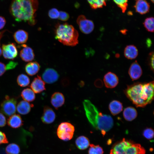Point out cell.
Returning <instances> with one entry per match:
<instances>
[{"mask_svg":"<svg viewBox=\"0 0 154 154\" xmlns=\"http://www.w3.org/2000/svg\"><path fill=\"white\" fill-rule=\"evenodd\" d=\"M38 0H12L9 8L11 15L18 22H27L31 26L36 24Z\"/></svg>","mask_w":154,"mask_h":154,"instance_id":"6da1fadb","label":"cell"},{"mask_svg":"<svg viewBox=\"0 0 154 154\" xmlns=\"http://www.w3.org/2000/svg\"><path fill=\"white\" fill-rule=\"evenodd\" d=\"M154 81L137 82L127 86L124 90L127 97L137 107H144L154 98Z\"/></svg>","mask_w":154,"mask_h":154,"instance_id":"7a4b0ae2","label":"cell"},{"mask_svg":"<svg viewBox=\"0 0 154 154\" xmlns=\"http://www.w3.org/2000/svg\"><path fill=\"white\" fill-rule=\"evenodd\" d=\"M83 104L88 119L96 129L100 131L103 135L112 128L113 119L109 115L99 112L96 107L89 100H84Z\"/></svg>","mask_w":154,"mask_h":154,"instance_id":"3957f363","label":"cell"},{"mask_svg":"<svg viewBox=\"0 0 154 154\" xmlns=\"http://www.w3.org/2000/svg\"><path fill=\"white\" fill-rule=\"evenodd\" d=\"M55 38L64 45L73 46L78 42V31L67 23H58L54 29Z\"/></svg>","mask_w":154,"mask_h":154,"instance_id":"277c9868","label":"cell"},{"mask_svg":"<svg viewBox=\"0 0 154 154\" xmlns=\"http://www.w3.org/2000/svg\"><path fill=\"white\" fill-rule=\"evenodd\" d=\"M146 150L140 144L123 138L112 146L110 154H145Z\"/></svg>","mask_w":154,"mask_h":154,"instance_id":"5b68a950","label":"cell"},{"mask_svg":"<svg viewBox=\"0 0 154 154\" xmlns=\"http://www.w3.org/2000/svg\"><path fill=\"white\" fill-rule=\"evenodd\" d=\"M75 130L74 126L71 123L68 122L61 123L57 129V135L59 138L65 141L71 139L73 136Z\"/></svg>","mask_w":154,"mask_h":154,"instance_id":"8992f818","label":"cell"},{"mask_svg":"<svg viewBox=\"0 0 154 154\" xmlns=\"http://www.w3.org/2000/svg\"><path fill=\"white\" fill-rule=\"evenodd\" d=\"M17 102L15 98L6 96L1 104V112L8 116L14 114L16 112Z\"/></svg>","mask_w":154,"mask_h":154,"instance_id":"52a82bcc","label":"cell"},{"mask_svg":"<svg viewBox=\"0 0 154 154\" xmlns=\"http://www.w3.org/2000/svg\"><path fill=\"white\" fill-rule=\"evenodd\" d=\"M80 31L83 33L88 34L91 33L94 29L93 22L86 19L83 15H79L76 20Z\"/></svg>","mask_w":154,"mask_h":154,"instance_id":"ba28073f","label":"cell"},{"mask_svg":"<svg viewBox=\"0 0 154 154\" xmlns=\"http://www.w3.org/2000/svg\"><path fill=\"white\" fill-rule=\"evenodd\" d=\"M2 54L6 59L13 60L17 56L18 51L15 43L3 44L1 47Z\"/></svg>","mask_w":154,"mask_h":154,"instance_id":"9c48e42d","label":"cell"},{"mask_svg":"<svg viewBox=\"0 0 154 154\" xmlns=\"http://www.w3.org/2000/svg\"><path fill=\"white\" fill-rule=\"evenodd\" d=\"M59 75L57 72L54 69L48 68L46 69L42 73V80L46 83L51 84L56 82L59 78Z\"/></svg>","mask_w":154,"mask_h":154,"instance_id":"30bf717a","label":"cell"},{"mask_svg":"<svg viewBox=\"0 0 154 154\" xmlns=\"http://www.w3.org/2000/svg\"><path fill=\"white\" fill-rule=\"evenodd\" d=\"M104 82L105 86L110 88L115 87L119 83V78L114 73L108 72L104 76Z\"/></svg>","mask_w":154,"mask_h":154,"instance_id":"8fae6325","label":"cell"},{"mask_svg":"<svg viewBox=\"0 0 154 154\" xmlns=\"http://www.w3.org/2000/svg\"><path fill=\"white\" fill-rule=\"evenodd\" d=\"M23 47L20 52V56L21 59L25 62H30L33 60L35 55L33 50L26 44H23Z\"/></svg>","mask_w":154,"mask_h":154,"instance_id":"7c38bea8","label":"cell"},{"mask_svg":"<svg viewBox=\"0 0 154 154\" xmlns=\"http://www.w3.org/2000/svg\"><path fill=\"white\" fill-rule=\"evenodd\" d=\"M56 118V114L53 110L48 106H45L41 117V119L44 123L49 124L53 123Z\"/></svg>","mask_w":154,"mask_h":154,"instance_id":"4fadbf2b","label":"cell"},{"mask_svg":"<svg viewBox=\"0 0 154 154\" xmlns=\"http://www.w3.org/2000/svg\"><path fill=\"white\" fill-rule=\"evenodd\" d=\"M128 74L133 80L138 79L141 76L142 74V69L136 60L131 64L129 69Z\"/></svg>","mask_w":154,"mask_h":154,"instance_id":"5bb4252c","label":"cell"},{"mask_svg":"<svg viewBox=\"0 0 154 154\" xmlns=\"http://www.w3.org/2000/svg\"><path fill=\"white\" fill-rule=\"evenodd\" d=\"M30 86L36 93H40L46 90L45 83L41 77L38 75L34 79Z\"/></svg>","mask_w":154,"mask_h":154,"instance_id":"9a60e30c","label":"cell"},{"mask_svg":"<svg viewBox=\"0 0 154 154\" xmlns=\"http://www.w3.org/2000/svg\"><path fill=\"white\" fill-rule=\"evenodd\" d=\"M51 103L56 109L61 107L64 104L65 98L63 95L60 92H55L51 96Z\"/></svg>","mask_w":154,"mask_h":154,"instance_id":"2e32d148","label":"cell"},{"mask_svg":"<svg viewBox=\"0 0 154 154\" xmlns=\"http://www.w3.org/2000/svg\"><path fill=\"white\" fill-rule=\"evenodd\" d=\"M15 41L19 44H23L26 42L28 38V33L25 31L19 29L13 35Z\"/></svg>","mask_w":154,"mask_h":154,"instance_id":"e0dca14e","label":"cell"},{"mask_svg":"<svg viewBox=\"0 0 154 154\" xmlns=\"http://www.w3.org/2000/svg\"><path fill=\"white\" fill-rule=\"evenodd\" d=\"M23 122L21 117L17 114H14L10 116L7 120L8 125L13 128L21 127L23 124Z\"/></svg>","mask_w":154,"mask_h":154,"instance_id":"ac0fdd59","label":"cell"},{"mask_svg":"<svg viewBox=\"0 0 154 154\" xmlns=\"http://www.w3.org/2000/svg\"><path fill=\"white\" fill-rule=\"evenodd\" d=\"M134 7L136 11L142 15L147 13L149 10V5L145 0H137Z\"/></svg>","mask_w":154,"mask_h":154,"instance_id":"d6986e66","label":"cell"},{"mask_svg":"<svg viewBox=\"0 0 154 154\" xmlns=\"http://www.w3.org/2000/svg\"><path fill=\"white\" fill-rule=\"evenodd\" d=\"M138 50L136 47L133 45H127L125 48L124 54L125 58L129 59H135L137 56Z\"/></svg>","mask_w":154,"mask_h":154,"instance_id":"ffe728a7","label":"cell"},{"mask_svg":"<svg viewBox=\"0 0 154 154\" xmlns=\"http://www.w3.org/2000/svg\"><path fill=\"white\" fill-rule=\"evenodd\" d=\"M40 68V65L38 62L36 61L31 62L26 65L25 70L28 75L33 76L38 72Z\"/></svg>","mask_w":154,"mask_h":154,"instance_id":"44dd1931","label":"cell"},{"mask_svg":"<svg viewBox=\"0 0 154 154\" xmlns=\"http://www.w3.org/2000/svg\"><path fill=\"white\" fill-rule=\"evenodd\" d=\"M33 106L28 102L22 100L18 104L16 109L19 114L22 115H26L30 112Z\"/></svg>","mask_w":154,"mask_h":154,"instance_id":"7402d4cb","label":"cell"},{"mask_svg":"<svg viewBox=\"0 0 154 154\" xmlns=\"http://www.w3.org/2000/svg\"><path fill=\"white\" fill-rule=\"evenodd\" d=\"M137 115L136 110L131 106L125 108L123 112V116L125 119L128 121H131L136 118Z\"/></svg>","mask_w":154,"mask_h":154,"instance_id":"603a6c76","label":"cell"},{"mask_svg":"<svg viewBox=\"0 0 154 154\" xmlns=\"http://www.w3.org/2000/svg\"><path fill=\"white\" fill-rule=\"evenodd\" d=\"M122 104L117 100L112 101L109 105V109L112 114L116 115L120 113L123 110Z\"/></svg>","mask_w":154,"mask_h":154,"instance_id":"cb8c5ba5","label":"cell"},{"mask_svg":"<svg viewBox=\"0 0 154 154\" xmlns=\"http://www.w3.org/2000/svg\"><path fill=\"white\" fill-rule=\"evenodd\" d=\"M75 144L77 147L81 150L87 149L90 146L88 139L84 136L78 137L75 140Z\"/></svg>","mask_w":154,"mask_h":154,"instance_id":"d4e9b609","label":"cell"},{"mask_svg":"<svg viewBox=\"0 0 154 154\" xmlns=\"http://www.w3.org/2000/svg\"><path fill=\"white\" fill-rule=\"evenodd\" d=\"M21 96L25 101L28 102H32L35 98V92L29 88L24 89L21 92Z\"/></svg>","mask_w":154,"mask_h":154,"instance_id":"484cf974","label":"cell"},{"mask_svg":"<svg viewBox=\"0 0 154 154\" xmlns=\"http://www.w3.org/2000/svg\"><path fill=\"white\" fill-rule=\"evenodd\" d=\"M17 82L18 84L20 86L26 87L30 83V80L29 78L24 74H19L17 77Z\"/></svg>","mask_w":154,"mask_h":154,"instance_id":"4316f807","label":"cell"},{"mask_svg":"<svg viewBox=\"0 0 154 154\" xmlns=\"http://www.w3.org/2000/svg\"><path fill=\"white\" fill-rule=\"evenodd\" d=\"M5 151L7 154H19L20 149L19 146L17 144L12 143L6 147Z\"/></svg>","mask_w":154,"mask_h":154,"instance_id":"83f0119b","label":"cell"},{"mask_svg":"<svg viewBox=\"0 0 154 154\" xmlns=\"http://www.w3.org/2000/svg\"><path fill=\"white\" fill-rule=\"evenodd\" d=\"M91 7L93 9L102 7L106 5V0H87Z\"/></svg>","mask_w":154,"mask_h":154,"instance_id":"f1b7e54d","label":"cell"},{"mask_svg":"<svg viewBox=\"0 0 154 154\" xmlns=\"http://www.w3.org/2000/svg\"><path fill=\"white\" fill-rule=\"evenodd\" d=\"M154 18L151 17L146 19L143 23L144 26L148 31L153 32L154 22Z\"/></svg>","mask_w":154,"mask_h":154,"instance_id":"f546056e","label":"cell"},{"mask_svg":"<svg viewBox=\"0 0 154 154\" xmlns=\"http://www.w3.org/2000/svg\"><path fill=\"white\" fill-rule=\"evenodd\" d=\"M90 147L88 151V154H103L104 151L99 145L90 144Z\"/></svg>","mask_w":154,"mask_h":154,"instance_id":"4dcf8cb0","label":"cell"},{"mask_svg":"<svg viewBox=\"0 0 154 154\" xmlns=\"http://www.w3.org/2000/svg\"><path fill=\"white\" fill-rule=\"evenodd\" d=\"M115 3L121 8L123 13H125L128 6V0H113Z\"/></svg>","mask_w":154,"mask_h":154,"instance_id":"1f68e13d","label":"cell"},{"mask_svg":"<svg viewBox=\"0 0 154 154\" xmlns=\"http://www.w3.org/2000/svg\"><path fill=\"white\" fill-rule=\"evenodd\" d=\"M154 131L151 128H147L145 129L143 132V136L146 139L151 140L154 137Z\"/></svg>","mask_w":154,"mask_h":154,"instance_id":"d6a6232c","label":"cell"},{"mask_svg":"<svg viewBox=\"0 0 154 154\" xmlns=\"http://www.w3.org/2000/svg\"><path fill=\"white\" fill-rule=\"evenodd\" d=\"M59 14V11L55 8H53L50 9L48 13L49 17L52 19H56L58 18Z\"/></svg>","mask_w":154,"mask_h":154,"instance_id":"836d02e7","label":"cell"},{"mask_svg":"<svg viewBox=\"0 0 154 154\" xmlns=\"http://www.w3.org/2000/svg\"><path fill=\"white\" fill-rule=\"evenodd\" d=\"M147 62L150 69L153 71H154V52H150L147 58Z\"/></svg>","mask_w":154,"mask_h":154,"instance_id":"e575fe53","label":"cell"},{"mask_svg":"<svg viewBox=\"0 0 154 154\" xmlns=\"http://www.w3.org/2000/svg\"><path fill=\"white\" fill-rule=\"evenodd\" d=\"M70 17L69 14L67 12L62 11H59V14L58 19L62 21H66Z\"/></svg>","mask_w":154,"mask_h":154,"instance_id":"d590c367","label":"cell"},{"mask_svg":"<svg viewBox=\"0 0 154 154\" xmlns=\"http://www.w3.org/2000/svg\"><path fill=\"white\" fill-rule=\"evenodd\" d=\"M18 63L13 61H10L6 65V70L12 69L17 65Z\"/></svg>","mask_w":154,"mask_h":154,"instance_id":"8d00e7d4","label":"cell"},{"mask_svg":"<svg viewBox=\"0 0 154 154\" xmlns=\"http://www.w3.org/2000/svg\"><path fill=\"white\" fill-rule=\"evenodd\" d=\"M8 142L5 134L0 131V145L3 143H7Z\"/></svg>","mask_w":154,"mask_h":154,"instance_id":"74e56055","label":"cell"},{"mask_svg":"<svg viewBox=\"0 0 154 154\" xmlns=\"http://www.w3.org/2000/svg\"><path fill=\"white\" fill-rule=\"evenodd\" d=\"M6 124V120L5 116L0 113V127L4 126Z\"/></svg>","mask_w":154,"mask_h":154,"instance_id":"f35d334b","label":"cell"},{"mask_svg":"<svg viewBox=\"0 0 154 154\" xmlns=\"http://www.w3.org/2000/svg\"><path fill=\"white\" fill-rule=\"evenodd\" d=\"M6 70L5 65L4 63L0 62V76H2Z\"/></svg>","mask_w":154,"mask_h":154,"instance_id":"ab89813d","label":"cell"},{"mask_svg":"<svg viewBox=\"0 0 154 154\" xmlns=\"http://www.w3.org/2000/svg\"><path fill=\"white\" fill-rule=\"evenodd\" d=\"M6 23V21L4 17L0 16V30L3 29Z\"/></svg>","mask_w":154,"mask_h":154,"instance_id":"60d3db41","label":"cell"},{"mask_svg":"<svg viewBox=\"0 0 154 154\" xmlns=\"http://www.w3.org/2000/svg\"><path fill=\"white\" fill-rule=\"evenodd\" d=\"M6 31V30H5L0 32V41L3 35V34Z\"/></svg>","mask_w":154,"mask_h":154,"instance_id":"b9f144b4","label":"cell"},{"mask_svg":"<svg viewBox=\"0 0 154 154\" xmlns=\"http://www.w3.org/2000/svg\"><path fill=\"white\" fill-rule=\"evenodd\" d=\"M127 31V30L126 29H124L122 30H121L120 31L121 33L125 35V33H126V32Z\"/></svg>","mask_w":154,"mask_h":154,"instance_id":"7bdbcfd3","label":"cell"},{"mask_svg":"<svg viewBox=\"0 0 154 154\" xmlns=\"http://www.w3.org/2000/svg\"><path fill=\"white\" fill-rule=\"evenodd\" d=\"M2 54V50L1 48V47L0 44V56H1Z\"/></svg>","mask_w":154,"mask_h":154,"instance_id":"ee69618b","label":"cell"},{"mask_svg":"<svg viewBox=\"0 0 154 154\" xmlns=\"http://www.w3.org/2000/svg\"><path fill=\"white\" fill-rule=\"evenodd\" d=\"M119 56H120V55L119 54H116V55H115L116 57L117 58H118L119 57Z\"/></svg>","mask_w":154,"mask_h":154,"instance_id":"f6af8a7d","label":"cell"},{"mask_svg":"<svg viewBox=\"0 0 154 154\" xmlns=\"http://www.w3.org/2000/svg\"><path fill=\"white\" fill-rule=\"evenodd\" d=\"M151 1L153 3L154 2V0H151Z\"/></svg>","mask_w":154,"mask_h":154,"instance_id":"bcb514c9","label":"cell"},{"mask_svg":"<svg viewBox=\"0 0 154 154\" xmlns=\"http://www.w3.org/2000/svg\"></svg>","mask_w":154,"mask_h":154,"instance_id":"7dc6e473","label":"cell"}]
</instances>
